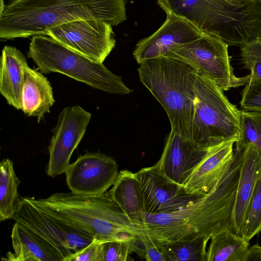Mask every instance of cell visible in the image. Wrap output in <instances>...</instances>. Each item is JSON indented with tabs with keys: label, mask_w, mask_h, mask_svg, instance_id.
I'll return each instance as SVG.
<instances>
[{
	"label": "cell",
	"mask_w": 261,
	"mask_h": 261,
	"mask_svg": "<svg viewBox=\"0 0 261 261\" xmlns=\"http://www.w3.org/2000/svg\"><path fill=\"white\" fill-rule=\"evenodd\" d=\"M228 46L219 37L203 33L198 39L177 47L164 56L188 63L223 91H227L246 85L250 78V74L241 77L235 75L230 64Z\"/></svg>",
	"instance_id": "obj_7"
},
{
	"label": "cell",
	"mask_w": 261,
	"mask_h": 261,
	"mask_svg": "<svg viewBox=\"0 0 261 261\" xmlns=\"http://www.w3.org/2000/svg\"><path fill=\"white\" fill-rule=\"evenodd\" d=\"M242 261H261V246L257 243L249 247Z\"/></svg>",
	"instance_id": "obj_31"
},
{
	"label": "cell",
	"mask_w": 261,
	"mask_h": 261,
	"mask_svg": "<svg viewBox=\"0 0 261 261\" xmlns=\"http://www.w3.org/2000/svg\"><path fill=\"white\" fill-rule=\"evenodd\" d=\"M207 250V261H242L250 243L225 228L213 234Z\"/></svg>",
	"instance_id": "obj_20"
},
{
	"label": "cell",
	"mask_w": 261,
	"mask_h": 261,
	"mask_svg": "<svg viewBox=\"0 0 261 261\" xmlns=\"http://www.w3.org/2000/svg\"><path fill=\"white\" fill-rule=\"evenodd\" d=\"M5 5L4 1L0 0V10L2 9Z\"/></svg>",
	"instance_id": "obj_32"
},
{
	"label": "cell",
	"mask_w": 261,
	"mask_h": 261,
	"mask_svg": "<svg viewBox=\"0 0 261 261\" xmlns=\"http://www.w3.org/2000/svg\"><path fill=\"white\" fill-rule=\"evenodd\" d=\"M210 239V237H200L191 240L159 244L167 261H207L206 246Z\"/></svg>",
	"instance_id": "obj_23"
},
{
	"label": "cell",
	"mask_w": 261,
	"mask_h": 261,
	"mask_svg": "<svg viewBox=\"0 0 261 261\" xmlns=\"http://www.w3.org/2000/svg\"><path fill=\"white\" fill-rule=\"evenodd\" d=\"M113 25L102 20H80L47 31L46 35L96 62L103 63L116 45Z\"/></svg>",
	"instance_id": "obj_9"
},
{
	"label": "cell",
	"mask_w": 261,
	"mask_h": 261,
	"mask_svg": "<svg viewBox=\"0 0 261 261\" xmlns=\"http://www.w3.org/2000/svg\"><path fill=\"white\" fill-rule=\"evenodd\" d=\"M23 74L21 110L28 116L36 117L39 122L55 103L53 88L42 73L28 65L23 68Z\"/></svg>",
	"instance_id": "obj_19"
},
{
	"label": "cell",
	"mask_w": 261,
	"mask_h": 261,
	"mask_svg": "<svg viewBox=\"0 0 261 261\" xmlns=\"http://www.w3.org/2000/svg\"><path fill=\"white\" fill-rule=\"evenodd\" d=\"M100 261H126L135 252L139 255L141 251L139 242L134 243L112 240L101 243Z\"/></svg>",
	"instance_id": "obj_26"
},
{
	"label": "cell",
	"mask_w": 261,
	"mask_h": 261,
	"mask_svg": "<svg viewBox=\"0 0 261 261\" xmlns=\"http://www.w3.org/2000/svg\"><path fill=\"white\" fill-rule=\"evenodd\" d=\"M135 174L143 213L174 212L201 197L188 194L182 186L167 177L155 165L143 168Z\"/></svg>",
	"instance_id": "obj_11"
},
{
	"label": "cell",
	"mask_w": 261,
	"mask_h": 261,
	"mask_svg": "<svg viewBox=\"0 0 261 261\" xmlns=\"http://www.w3.org/2000/svg\"><path fill=\"white\" fill-rule=\"evenodd\" d=\"M234 143L227 141L209 148L183 185L188 194L202 197L209 192L232 160Z\"/></svg>",
	"instance_id": "obj_16"
},
{
	"label": "cell",
	"mask_w": 261,
	"mask_h": 261,
	"mask_svg": "<svg viewBox=\"0 0 261 261\" xmlns=\"http://www.w3.org/2000/svg\"><path fill=\"white\" fill-rule=\"evenodd\" d=\"M137 239L142 247V257L147 261H167L159 243L144 236L137 237Z\"/></svg>",
	"instance_id": "obj_29"
},
{
	"label": "cell",
	"mask_w": 261,
	"mask_h": 261,
	"mask_svg": "<svg viewBox=\"0 0 261 261\" xmlns=\"http://www.w3.org/2000/svg\"><path fill=\"white\" fill-rule=\"evenodd\" d=\"M28 65L24 55L14 46L2 49L0 65V93L7 103L17 110L22 108L23 68Z\"/></svg>",
	"instance_id": "obj_18"
},
{
	"label": "cell",
	"mask_w": 261,
	"mask_h": 261,
	"mask_svg": "<svg viewBox=\"0 0 261 261\" xmlns=\"http://www.w3.org/2000/svg\"><path fill=\"white\" fill-rule=\"evenodd\" d=\"M240 105L243 110L261 112V79L250 78L242 91Z\"/></svg>",
	"instance_id": "obj_28"
},
{
	"label": "cell",
	"mask_w": 261,
	"mask_h": 261,
	"mask_svg": "<svg viewBox=\"0 0 261 261\" xmlns=\"http://www.w3.org/2000/svg\"><path fill=\"white\" fill-rule=\"evenodd\" d=\"M139 65L140 81L166 111L171 130L191 140L196 68L166 56L147 60Z\"/></svg>",
	"instance_id": "obj_4"
},
{
	"label": "cell",
	"mask_w": 261,
	"mask_h": 261,
	"mask_svg": "<svg viewBox=\"0 0 261 261\" xmlns=\"http://www.w3.org/2000/svg\"><path fill=\"white\" fill-rule=\"evenodd\" d=\"M101 242L94 240L92 243L77 252L71 261H100Z\"/></svg>",
	"instance_id": "obj_30"
},
{
	"label": "cell",
	"mask_w": 261,
	"mask_h": 261,
	"mask_svg": "<svg viewBox=\"0 0 261 261\" xmlns=\"http://www.w3.org/2000/svg\"><path fill=\"white\" fill-rule=\"evenodd\" d=\"M241 132L236 145L252 144L261 154V112L240 111Z\"/></svg>",
	"instance_id": "obj_24"
},
{
	"label": "cell",
	"mask_w": 261,
	"mask_h": 261,
	"mask_svg": "<svg viewBox=\"0 0 261 261\" xmlns=\"http://www.w3.org/2000/svg\"><path fill=\"white\" fill-rule=\"evenodd\" d=\"M11 237L14 252H8L3 261H64L53 245L17 222Z\"/></svg>",
	"instance_id": "obj_17"
},
{
	"label": "cell",
	"mask_w": 261,
	"mask_h": 261,
	"mask_svg": "<svg viewBox=\"0 0 261 261\" xmlns=\"http://www.w3.org/2000/svg\"><path fill=\"white\" fill-rule=\"evenodd\" d=\"M261 231V174L256 182L250 199L245 220L242 236L250 241Z\"/></svg>",
	"instance_id": "obj_25"
},
{
	"label": "cell",
	"mask_w": 261,
	"mask_h": 261,
	"mask_svg": "<svg viewBox=\"0 0 261 261\" xmlns=\"http://www.w3.org/2000/svg\"><path fill=\"white\" fill-rule=\"evenodd\" d=\"M24 198L40 211L52 215L103 242L134 243L132 220L113 200L110 192L95 196L57 192L46 198Z\"/></svg>",
	"instance_id": "obj_3"
},
{
	"label": "cell",
	"mask_w": 261,
	"mask_h": 261,
	"mask_svg": "<svg viewBox=\"0 0 261 261\" xmlns=\"http://www.w3.org/2000/svg\"><path fill=\"white\" fill-rule=\"evenodd\" d=\"M91 114L81 107L75 105L64 108L58 117L52 130L47 174L55 177L65 173L70 165L72 153L83 138Z\"/></svg>",
	"instance_id": "obj_10"
},
{
	"label": "cell",
	"mask_w": 261,
	"mask_h": 261,
	"mask_svg": "<svg viewBox=\"0 0 261 261\" xmlns=\"http://www.w3.org/2000/svg\"><path fill=\"white\" fill-rule=\"evenodd\" d=\"M195 91L191 140L204 149L227 141L236 143L241 132L240 110L229 101L222 89L198 72Z\"/></svg>",
	"instance_id": "obj_6"
},
{
	"label": "cell",
	"mask_w": 261,
	"mask_h": 261,
	"mask_svg": "<svg viewBox=\"0 0 261 261\" xmlns=\"http://www.w3.org/2000/svg\"><path fill=\"white\" fill-rule=\"evenodd\" d=\"M109 192L113 200L130 218L142 213L139 183L135 173L128 170L119 171Z\"/></svg>",
	"instance_id": "obj_21"
},
{
	"label": "cell",
	"mask_w": 261,
	"mask_h": 261,
	"mask_svg": "<svg viewBox=\"0 0 261 261\" xmlns=\"http://www.w3.org/2000/svg\"><path fill=\"white\" fill-rule=\"evenodd\" d=\"M239 149V176L231 215L230 228L241 236L247 208L261 174V154L252 144L236 145Z\"/></svg>",
	"instance_id": "obj_15"
},
{
	"label": "cell",
	"mask_w": 261,
	"mask_h": 261,
	"mask_svg": "<svg viewBox=\"0 0 261 261\" xmlns=\"http://www.w3.org/2000/svg\"><path fill=\"white\" fill-rule=\"evenodd\" d=\"M208 149L171 130L161 156L155 165L167 177L183 186Z\"/></svg>",
	"instance_id": "obj_14"
},
{
	"label": "cell",
	"mask_w": 261,
	"mask_h": 261,
	"mask_svg": "<svg viewBox=\"0 0 261 261\" xmlns=\"http://www.w3.org/2000/svg\"><path fill=\"white\" fill-rule=\"evenodd\" d=\"M115 160L100 152H87L70 164L65 174L71 192L87 196L99 195L107 192L118 175Z\"/></svg>",
	"instance_id": "obj_12"
},
{
	"label": "cell",
	"mask_w": 261,
	"mask_h": 261,
	"mask_svg": "<svg viewBox=\"0 0 261 261\" xmlns=\"http://www.w3.org/2000/svg\"><path fill=\"white\" fill-rule=\"evenodd\" d=\"M187 20L167 15L162 25L150 36L136 44L133 56L140 64L149 59L165 55L171 50L191 42L203 33Z\"/></svg>",
	"instance_id": "obj_13"
},
{
	"label": "cell",
	"mask_w": 261,
	"mask_h": 261,
	"mask_svg": "<svg viewBox=\"0 0 261 261\" xmlns=\"http://www.w3.org/2000/svg\"><path fill=\"white\" fill-rule=\"evenodd\" d=\"M28 58L44 74L58 72L111 94L124 95L132 90L101 63L93 61L46 35L32 36Z\"/></svg>",
	"instance_id": "obj_5"
},
{
	"label": "cell",
	"mask_w": 261,
	"mask_h": 261,
	"mask_svg": "<svg viewBox=\"0 0 261 261\" xmlns=\"http://www.w3.org/2000/svg\"><path fill=\"white\" fill-rule=\"evenodd\" d=\"M240 47L242 63L245 68L250 71V78L261 79V38L253 40Z\"/></svg>",
	"instance_id": "obj_27"
},
{
	"label": "cell",
	"mask_w": 261,
	"mask_h": 261,
	"mask_svg": "<svg viewBox=\"0 0 261 261\" xmlns=\"http://www.w3.org/2000/svg\"><path fill=\"white\" fill-rule=\"evenodd\" d=\"M12 219L53 245L64 261H71L94 240L86 232L37 209L23 197L16 202Z\"/></svg>",
	"instance_id": "obj_8"
},
{
	"label": "cell",
	"mask_w": 261,
	"mask_h": 261,
	"mask_svg": "<svg viewBox=\"0 0 261 261\" xmlns=\"http://www.w3.org/2000/svg\"><path fill=\"white\" fill-rule=\"evenodd\" d=\"M240 151L208 193L170 213H141L131 218L136 238L144 236L159 243L210 237L230 228L231 215L239 176ZM231 229V228H230Z\"/></svg>",
	"instance_id": "obj_1"
},
{
	"label": "cell",
	"mask_w": 261,
	"mask_h": 261,
	"mask_svg": "<svg viewBox=\"0 0 261 261\" xmlns=\"http://www.w3.org/2000/svg\"><path fill=\"white\" fill-rule=\"evenodd\" d=\"M91 19L121 23L126 19L125 0H10L0 10V38L46 35L62 24Z\"/></svg>",
	"instance_id": "obj_2"
},
{
	"label": "cell",
	"mask_w": 261,
	"mask_h": 261,
	"mask_svg": "<svg viewBox=\"0 0 261 261\" xmlns=\"http://www.w3.org/2000/svg\"><path fill=\"white\" fill-rule=\"evenodd\" d=\"M21 181L16 176L13 162L4 159L0 163V221L12 219L19 199L18 187Z\"/></svg>",
	"instance_id": "obj_22"
}]
</instances>
